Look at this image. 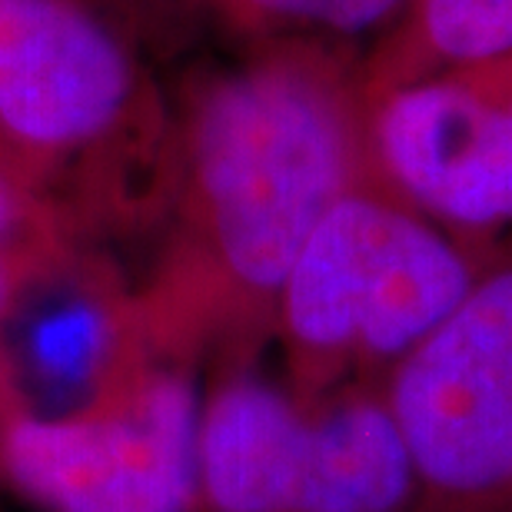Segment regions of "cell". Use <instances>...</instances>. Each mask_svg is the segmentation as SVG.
Segmentation results:
<instances>
[{
  "mask_svg": "<svg viewBox=\"0 0 512 512\" xmlns=\"http://www.w3.org/2000/svg\"><path fill=\"white\" fill-rule=\"evenodd\" d=\"M363 54L266 40L173 107L177 243L160 320L177 340H247L276 320L293 260L366 180Z\"/></svg>",
  "mask_w": 512,
  "mask_h": 512,
  "instance_id": "1",
  "label": "cell"
},
{
  "mask_svg": "<svg viewBox=\"0 0 512 512\" xmlns=\"http://www.w3.org/2000/svg\"><path fill=\"white\" fill-rule=\"evenodd\" d=\"M496 253L469 247L363 180L293 260L276 320L306 393L383 389Z\"/></svg>",
  "mask_w": 512,
  "mask_h": 512,
  "instance_id": "2",
  "label": "cell"
},
{
  "mask_svg": "<svg viewBox=\"0 0 512 512\" xmlns=\"http://www.w3.org/2000/svg\"><path fill=\"white\" fill-rule=\"evenodd\" d=\"M177 120L104 0H0V153L37 190L137 177L170 197Z\"/></svg>",
  "mask_w": 512,
  "mask_h": 512,
  "instance_id": "3",
  "label": "cell"
},
{
  "mask_svg": "<svg viewBox=\"0 0 512 512\" xmlns=\"http://www.w3.org/2000/svg\"><path fill=\"white\" fill-rule=\"evenodd\" d=\"M197 473L210 512H416V473L383 389L306 406L233 373L200 409Z\"/></svg>",
  "mask_w": 512,
  "mask_h": 512,
  "instance_id": "4",
  "label": "cell"
},
{
  "mask_svg": "<svg viewBox=\"0 0 512 512\" xmlns=\"http://www.w3.org/2000/svg\"><path fill=\"white\" fill-rule=\"evenodd\" d=\"M416 512H512V240L386 376Z\"/></svg>",
  "mask_w": 512,
  "mask_h": 512,
  "instance_id": "5",
  "label": "cell"
},
{
  "mask_svg": "<svg viewBox=\"0 0 512 512\" xmlns=\"http://www.w3.org/2000/svg\"><path fill=\"white\" fill-rule=\"evenodd\" d=\"M363 143L366 180L396 203L469 247L512 240V60L373 90Z\"/></svg>",
  "mask_w": 512,
  "mask_h": 512,
  "instance_id": "6",
  "label": "cell"
},
{
  "mask_svg": "<svg viewBox=\"0 0 512 512\" xmlns=\"http://www.w3.org/2000/svg\"><path fill=\"white\" fill-rule=\"evenodd\" d=\"M200 409L187 373L153 370L110 413L20 416L4 466L50 512H190Z\"/></svg>",
  "mask_w": 512,
  "mask_h": 512,
  "instance_id": "7",
  "label": "cell"
},
{
  "mask_svg": "<svg viewBox=\"0 0 512 512\" xmlns=\"http://www.w3.org/2000/svg\"><path fill=\"white\" fill-rule=\"evenodd\" d=\"M512 60V0H409L383 40L363 54V90Z\"/></svg>",
  "mask_w": 512,
  "mask_h": 512,
  "instance_id": "8",
  "label": "cell"
},
{
  "mask_svg": "<svg viewBox=\"0 0 512 512\" xmlns=\"http://www.w3.org/2000/svg\"><path fill=\"white\" fill-rule=\"evenodd\" d=\"M217 7L256 44L310 40L343 50L366 44L370 50L396 27L409 0H217Z\"/></svg>",
  "mask_w": 512,
  "mask_h": 512,
  "instance_id": "9",
  "label": "cell"
},
{
  "mask_svg": "<svg viewBox=\"0 0 512 512\" xmlns=\"http://www.w3.org/2000/svg\"><path fill=\"white\" fill-rule=\"evenodd\" d=\"M117 343L114 313L94 300H74L47 310L30 330L27 353L47 380L80 383L97 370L107 346Z\"/></svg>",
  "mask_w": 512,
  "mask_h": 512,
  "instance_id": "10",
  "label": "cell"
},
{
  "mask_svg": "<svg viewBox=\"0 0 512 512\" xmlns=\"http://www.w3.org/2000/svg\"><path fill=\"white\" fill-rule=\"evenodd\" d=\"M40 230V203L27 183L0 153V253L14 256L20 240H34Z\"/></svg>",
  "mask_w": 512,
  "mask_h": 512,
  "instance_id": "11",
  "label": "cell"
},
{
  "mask_svg": "<svg viewBox=\"0 0 512 512\" xmlns=\"http://www.w3.org/2000/svg\"><path fill=\"white\" fill-rule=\"evenodd\" d=\"M17 260L10 253H0V323L7 316V306L14 300V286H17Z\"/></svg>",
  "mask_w": 512,
  "mask_h": 512,
  "instance_id": "12",
  "label": "cell"
}]
</instances>
